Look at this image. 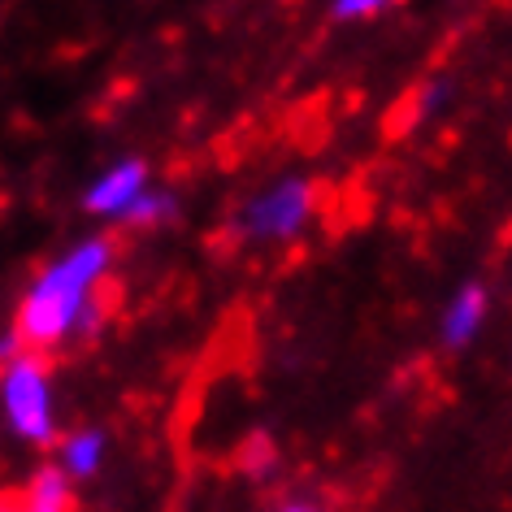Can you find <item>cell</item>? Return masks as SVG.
I'll list each match as a JSON object with an SVG mask.
<instances>
[{
	"mask_svg": "<svg viewBox=\"0 0 512 512\" xmlns=\"http://www.w3.org/2000/svg\"><path fill=\"white\" fill-rule=\"evenodd\" d=\"M283 512H322V508H313V504H287Z\"/></svg>",
	"mask_w": 512,
	"mask_h": 512,
	"instance_id": "11",
	"label": "cell"
},
{
	"mask_svg": "<svg viewBox=\"0 0 512 512\" xmlns=\"http://www.w3.org/2000/svg\"><path fill=\"white\" fill-rule=\"evenodd\" d=\"M309 213H313V183L287 178V183L270 187L265 196H256L248 209H243V235L283 239L309 222Z\"/></svg>",
	"mask_w": 512,
	"mask_h": 512,
	"instance_id": "3",
	"label": "cell"
},
{
	"mask_svg": "<svg viewBox=\"0 0 512 512\" xmlns=\"http://www.w3.org/2000/svg\"><path fill=\"white\" fill-rule=\"evenodd\" d=\"M174 213V200L170 196H139L131 209H126V226H152L161 217Z\"/></svg>",
	"mask_w": 512,
	"mask_h": 512,
	"instance_id": "8",
	"label": "cell"
},
{
	"mask_svg": "<svg viewBox=\"0 0 512 512\" xmlns=\"http://www.w3.org/2000/svg\"><path fill=\"white\" fill-rule=\"evenodd\" d=\"M382 0H339L335 9H330V14L335 18H374V14H382Z\"/></svg>",
	"mask_w": 512,
	"mask_h": 512,
	"instance_id": "9",
	"label": "cell"
},
{
	"mask_svg": "<svg viewBox=\"0 0 512 512\" xmlns=\"http://www.w3.org/2000/svg\"><path fill=\"white\" fill-rule=\"evenodd\" d=\"M486 322V287L482 283H465L456 291V300L443 309V343L452 352L469 348L473 335L482 330Z\"/></svg>",
	"mask_w": 512,
	"mask_h": 512,
	"instance_id": "4",
	"label": "cell"
},
{
	"mask_svg": "<svg viewBox=\"0 0 512 512\" xmlns=\"http://www.w3.org/2000/svg\"><path fill=\"white\" fill-rule=\"evenodd\" d=\"M139 196H144V165L126 161V165H118V170L105 174L92 187V196H87V209H92V213H126Z\"/></svg>",
	"mask_w": 512,
	"mask_h": 512,
	"instance_id": "5",
	"label": "cell"
},
{
	"mask_svg": "<svg viewBox=\"0 0 512 512\" xmlns=\"http://www.w3.org/2000/svg\"><path fill=\"white\" fill-rule=\"evenodd\" d=\"M44 356L22 352L5 365V404L9 421L18 426L22 439L48 443L53 439V413H48V374Z\"/></svg>",
	"mask_w": 512,
	"mask_h": 512,
	"instance_id": "2",
	"label": "cell"
},
{
	"mask_svg": "<svg viewBox=\"0 0 512 512\" xmlns=\"http://www.w3.org/2000/svg\"><path fill=\"white\" fill-rule=\"evenodd\" d=\"M0 512H70V486L61 473H40L31 491L0 499Z\"/></svg>",
	"mask_w": 512,
	"mask_h": 512,
	"instance_id": "6",
	"label": "cell"
},
{
	"mask_svg": "<svg viewBox=\"0 0 512 512\" xmlns=\"http://www.w3.org/2000/svg\"><path fill=\"white\" fill-rule=\"evenodd\" d=\"M239 460H243V469H261V465H270V460H274L270 439H261V434H256V439L248 443V452H239Z\"/></svg>",
	"mask_w": 512,
	"mask_h": 512,
	"instance_id": "10",
	"label": "cell"
},
{
	"mask_svg": "<svg viewBox=\"0 0 512 512\" xmlns=\"http://www.w3.org/2000/svg\"><path fill=\"white\" fill-rule=\"evenodd\" d=\"M109 261H113V243L92 239V243H83L79 252H70L61 265H53V270L31 287V296L22 300V309H18V335L14 339L22 348L35 352V356L57 348V343L79 326L83 304L92 300V291L105 283Z\"/></svg>",
	"mask_w": 512,
	"mask_h": 512,
	"instance_id": "1",
	"label": "cell"
},
{
	"mask_svg": "<svg viewBox=\"0 0 512 512\" xmlns=\"http://www.w3.org/2000/svg\"><path fill=\"white\" fill-rule=\"evenodd\" d=\"M100 447H105V439L100 434H79V439L66 443V465L74 473H92L96 460H100Z\"/></svg>",
	"mask_w": 512,
	"mask_h": 512,
	"instance_id": "7",
	"label": "cell"
}]
</instances>
